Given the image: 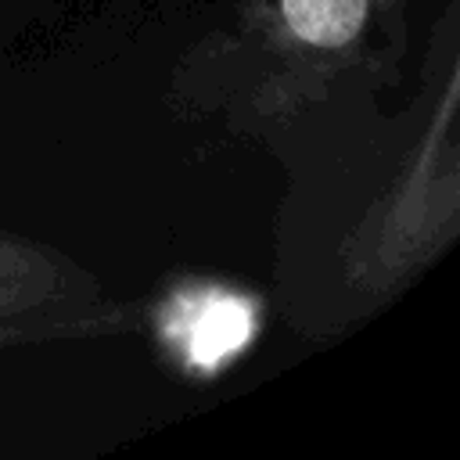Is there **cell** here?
Here are the masks:
<instances>
[{
	"label": "cell",
	"instance_id": "obj_1",
	"mask_svg": "<svg viewBox=\"0 0 460 460\" xmlns=\"http://www.w3.org/2000/svg\"><path fill=\"white\" fill-rule=\"evenodd\" d=\"M453 119H456V79H449L442 93V111L435 119V133H428L424 147L413 158V169L395 183L399 194H388L377 208L374 230L363 226L352 237V273L363 284L388 288L417 262L438 252L453 234L435 226V208L456 212V198H438L431 187L446 176H456V144H453Z\"/></svg>",
	"mask_w": 460,
	"mask_h": 460
},
{
	"label": "cell",
	"instance_id": "obj_2",
	"mask_svg": "<svg viewBox=\"0 0 460 460\" xmlns=\"http://www.w3.org/2000/svg\"><path fill=\"white\" fill-rule=\"evenodd\" d=\"M381 0H270L266 43L284 58L270 108L295 104L313 93V83L331 72L370 29Z\"/></svg>",
	"mask_w": 460,
	"mask_h": 460
},
{
	"label": "cell",
	"instance_id": "obj_3",
	"mask_svg": "<svg viewBox=\"0 0 460 460\" xmlns=\"http://www.w3.org/2000/svg\"><path fill=\"white\" fill-rule=\"evenodd\" d=\"M101 284L68 255L0 230V327L93 320Z\"/></svg>",
	"mask_w": 460,
	"mask_h": 460
},
{
	"label": "cell",
	"instance_id": "obj_4",
	"mask_svg": "<svg viewBox=\"0 0 460 460\" xmlns=\"http://www.w3.org/2000/svg\"><path fill=\"white\" fill-rule=\"evenodd\" d=\"M180 327H183L180 349L187 352V359L198 370H212V367L226 363L252 338L255 313L237 295L205 291V295H194L180 309Z\"/></svg>",
	"mask_w": 460,
	"mask_h": 460
},
{
	"label": "cell",
	"instance_id": "obj_5",
	"mask_svg": "<svg viewBox=\"0 0 460 460\" xmlns=\"http://www.w3.org/2000/svg\"><path fill=\"white\" fill-rule=\"evenodd\" d=\"M140 316L137 309H111L93 320H68V323H25V327H0V349L18 345V341H50V338H79V334H111V331H129L137 327Z\"/></svg>",
	"mask_w": 460,
	"mask_h": 460
},
{
	"label": "cell",
	"instance_id": "obj_6",
	"mask_svg": "<svg viewBox=\"0 0 460 460\" xmlns=\"http://www.w3.org/2000/svg\"><path fill=\"white\" fill-rule=\"evenodd\" d=\"M0 4H7V0H0Z\"/></svg>",
	"mask_w": 460,
	"mask_h": 460
}]
</instances>
